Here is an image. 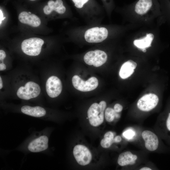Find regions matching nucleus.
Instances as JSON below:
<instances>
[{"label": "nucleus", "instance_id": "nucleus-13", "mask_svg": "<svg viewBox=\"0 0 170 170\" xmlns=\"http://www.w3.org/2000/svg\"><path fill=\"white\" fill-rule=\"evenodd\" d=\"M137 66V63L132 60H129L124 62L120 69V76L123 79L128 77L133 73Z\"/></svg>", "mask_w": 170, "mask_h": 170}, {"label": "nucleus", "instance_id": "nucleus-3", "mask_svg": "<svg viewBox=\"0 0 170 170\" xmlns=\"http://www.w3.org/2000/svg\"><path fill=\"white\" fill-rule=\"evenodd\" d=\"M40 92L39 85L35 82L30 81L27 82L24 86L19 88L17 95L20 98L27 100L37 97Z\"/></svg>", "mask_w": 170, "mask_h": 170}, {"label": "nucleus", "instance_id": "nucleus-6", "mask_svg": "<svg viewBox=\"0 0 170 170\" xmlns=\"http://www.w3.org/2000/svg\"><path fill=\"white\" fill-rule=\"evenodd\" d=\"M108 35V31L105 27H95L87 30L84 34L86 41L89 43H98L105 40Z\"/></svg>", "mask_w": 170, "mask_h": 170}, {"label": "nucleus", "instance_id": "nucleus-33", "mask_svg": "<svg viewBox=\"0 0 170 170\" xmlns=\"http://www.w3.org/2000/svg\"><path fill=\"white\" fill-rule=\"evenodd\" d=\"M28 13H29V14H31V12H29Z\"/></svg>", "mask_w": 170, "mask_h": 170}, {"label": "nucleus", "instance_id": "nucleus-14", "mask_svg": "<svg viewBox=\"0 0 170 170\" xmlns=\"http://www.w3.org/2000/svg\"><path fill=\"white\" fill-rule=\"evenodd\" d=\"M21 110L24 114L35 117H41L45 116L46 114L45 110L39 106L31 107L24 105L21 107Z\"/></svg>", "mask_w": 170, "mask_h": 170}, {"label": "nucleus", "instance_id": "nucleus-25", "mask_svg": "<svg viewBox=\"0 0 170 170\" xmlns=\"http://www.w3.org/2000/svg\"><path fill=\"white\" fill-rule=\"evenodd\" d=\"M6 57V54L4 51L2 50H0V60L3 61V60Z\"/></svg>", "mask_w": 170, "mask_h": 170}, {"label": "nucleus", "instance_id": "nucleus-26", "mask_svg": "<svg viewBox=\"0 0 170 170\" xmlns=\"http://www.w3.org/2000/svg\"><path fill=\"white\" fill-rule=\"evenodd\" d=\"M167 126L168 129L170 131V114L167 120Z\"/></svg>", "mask_w": 170, "mask_h": 170}, {"label": "nucleus", "instance_id": "nucleus-7", "mask_svg": "<svg viewBox=\"0 0 170 170\" xmlns=\"http://www.w3.org/2000/svg\"><path fill=\"white\" fill-rule=\"evenodd\" d=\"M73 154L76 162L82 166L88 164L92 160V156L90 150L82 145H76L73 149Z\"/></svg>", "mask_w": 170, "mask_h": 170}, {"label": "nucleus", "instance_id": "nucleus-4", "mask_svg": "<svg viewBox=\"0 0 170 170\" xmlns=\"http://www.w3.org/2000/svg\"><path fill=\"white\" fill-rule=\"evenodd\" d=\"M107 58V55L105 52L97 49L87 52L84 55L83 59L87 65L98 67L105 63Z\"/></svg>", "mask_w": 170, "mask_h": 170}, {"label": "nucleus", "instance_id": "nucleus-30", "mask_svg": "<svg viewBox=\"0 0 170 170\" xmlns=\"http://www.w3.org/2000/svg\"><path fill=\"white\" fill-rule=\"evenodd\" d=\"M140 170H151V169L147 167H143L140 169Z\"/></svg>", "mask_w": 170, "mask_h": 170}, {"label": "nucleus", "instance_id": "nucleus-12", "mask_svg": "<svg viewBox=\"0 0 170 170\" xmlns=\"http://www.w3.org/2000/svg\"><path fill=\"white\" fill-rule=\"evenodd\" d=\"M18 19L21 23L33 27H38L41 24V20L37 16L30 14L26 11L20 13L19 15Z\"/></svg>", "mask_w": 170, "mask_h": 170}, {"label": "nucleus", "instance_id": "nucleus-16", "mask_svg": "<svg viewBox=\"0 0 170 170\" xmlns=\"http://www.w3.org/2000/svg\"><path fill=\"white\" fill-rule=\"evenodd\" d=\"M152 5V0H139L136 4L135 10L139 14H143L146 13Z\"/></svg>", "mask_w": 170, "mask_h": 170}, {"label": "nucleus", "instance_id": "nucleus-10", "mask_svg": "<svg viewBox=\"0 0 170 170\" xmlns=\"http://www.w3.org/2000/svg\"><path fill=\"white\" fill-rule=\"evenodd\" d=\"M48 139L47 136H41L31 141L28 145V149L33 152L45 150L48 148Z\"/></svg>", "mask_w": 170, "mask_h": 170}, {"label": "nucleus", "instance_id": "nucleus-1", "mask_svg": "<svg viewBox=\"0 0 170 170\" xmlns=\"http://www.w3.org/2000/svg\"><path fill=\"white\" fill-rule=\"evenodd\" d=\"M106 106V103L104 101L99 104H93L89 108L87 114L90 124L94 127L100 125L104 120V112Z\"/></svg>", "mask_w": 170, "mask_h": 170}, {"label": "nucleus", "instance_id": "nucleus-24", "mask_svg": "<svg viewBox=\"0 0 170 170\" xmlns=\"http://www.w3.org/2000/svg\"><path fill=\"white\" fill-rule=\"evenodd\" d=\"M43 11L44 14L47 15L50 14L52 12L48 5L44 7Z\"/></svg>", "mask_w": 170, "mask_h": 170}, {"label": "nucleus", "instance_id": "nucleus-9", "mask_svg": "<svg viewBox=\"0 0 170 170\" xmlns=\"http://www.w3.org/2000/svg\"><path fill=\"white\" fill-rule=\"evenodd\" d=\"M46 88L47 93L50 97H57L62 90L61 81L57 77L52 76L49 77L46 81Z\"/></svg>", "mask_w": 170, "mask_h": 170}, {"label": "nucleus", "instance_id": "nucleus-2", "mask_svg": "<svg viewBox=\"0 0 170 170\" xmlns=\"http://www.w3.org/2000/svg\"><path fill=\"white\" fill-rule=\"evenodd\" d=\"M44 43V41L39 38L32 37L26 39L21 43V49L27 55L37 56L40 54Z\"/></svg>", "mask_w": 170, "mask_h": 170}, {"label": "nucleus", "instance_id": "nucleus-31", "mask_svg": "<svg viewBox=\"0 0 170 170\" xmlns=\"http://www.w3.org/2000/svg\"><path fill=\"white\" fill-rule=\"evenodd\" d=\"M3 87V83L2 79L1 76H0V89H1Z\"/></svg>", "mask_w": 170, "mask_h": 170}, {"label": "nucleus", "instance_id": "nucleus-21", "mask_svg": "<svg viewBox=\"0 0 170 170\" xmlns=\"http://www.w3.org/2000/svg\"><path fill=\"white\" fill-rule=\"evenodd\" d=\"M135 135V132L133 130L130 129L127 130L123 133V136L128 139H133Z\"/></svg>", "mask_w": 170, "mask_h": 170}, {"label": "nucleus", "instance_id": "nucleus-17", "mask_svg": "<svg viewBox=\"0 0 170 170\" xmlns=\"http://www.w3.org/2000/svg\"><path fill=\"white\" fill-rule=\"evenodd\" d=\"M154 38V36L152 34H147L146 36L144 38L134 40L133 44L141 50L151 46V44Z\"/></svg>", "mask_w": 170, "mask_h": 170}, {"label": "nucleus", "instance_id": "nucleus-32", "mask_svg": "<svg viewBox=\"0 0 170 170\" xmlns=\"http://www.w3.org/2000/svg\"><path fill=\"white\" fill-rule=\"evenodd\" d=\"M30 1H35V0H30Z\"/></svg>", "mask_w": 170, "mask_h": 170}, {"label": "nucleus", "instance_id": "nucleus-5", "mask_svg": "<svg viewBox=\"0 0 170 170\" xmlns=\"http://www.w3.org/2000/svg\"><path fill=\"white\" fill-rule=\"evenodd\" d=\"M73 86L76 89L82 92H88L96 89L98 85V81L95 77H92L84 81L77 75H75L72 79Z\"/></svg>", "mask_w": 170, "mask_h": 170}, {"label": "nucleus", "instance_id": "nucleus-20", "mask_svg": "<svg viewBox=\"0 0 170 170\" xmlns=\"http://www.w3.org/2000/svg\"><path fill=\"white\" fill-rule=\"evenodd\" d=\"M116 112L114 110L111 108H107L105 112V117L108 122H112L116 116Z\"/></svg>", "mask_w": 170, "mask_h": 170}, {"label": "nucleus", "instance_id": "nucleus-23", "mask_svg": "<svg viewBox=\"0 0 170 170\" xmlns=\"http://www.w3.org/2000/svg\"><path fill=\"white\" fill-rule=\"evenodd\" d=\"M114 108L115 111L116 112H120L122 110L123 107L119 104H116L115 105Z\"/></svg>", "mask_w": 170, "mask_h": 170}, {"label": "nucleus", "instance_id": "nucleus-19", "mask_svg": "<svg viewBox=\"0 0 170 170\" xmlns=\"http://www.w3.org/2000/svg\"><path fill=\"white\" fill-rule=\"evenodd\" d=\"M54 11L58 13L62 14L66 11V8L63 5L62 0H56L54 3Z\"/></svg>", "mask_w": 170, "mask_h": 170}, {"label": "nucleus", "instance_id": "nucleus-27", "mask_svg": "<svg viewBox=\"0 0 170 170\" xmlns=\"http://www.w3.org/2000/svg\"><path fill=\"white\" fill-rule=\"evenodd\" d=\"M122 140L121 137L119 136H116L114 138V143H118L120 142Z\"/></svg>", "mask_w": 170, "mask_h": 170}, {"label": "nucleus", "instance_id": "nucleus-18", "mask_svg": "<svg viewBox=\"0 0 170 170\" xmlns=\"http://www.w3.org/2000/svg\"><path fill=\"white\" fill-rule=\"evenodd\" d=\"M114 143L113 133L111 131L106 133L104 136V138L100 142L101 146L105 148L110 147L112 144Z\"/></svg>", "mask_w": 170, "mask_h": 170}, {"label": "nucleus", "instance_id": "nucleus-22", "mask_svg": "<svg viewBox=\"0 0 170 170\" xmlns=\"http://www.w3.org/2000/svg\"><path fill=\"white\" fill-rule=\"evenodd\" d=\"M74 3L75 6L77 8H82L83 5L89 0H72Z\"/></svg>", "mask_w": 170, "mask_h": 170}, {"label": "nucleus", "instance_id": "nucleus-11", "mask_svg": "<svg viewBox=\"0 0 170 170\" xmlns=\"http://www.w3.org/2000/svg\"><path fill=\"white\" fill-rule=\"evenodd\" d=\"M142 137L145 141L146 149L150 151H153L157 149L159 140L157 136L152 132L145 130L142 133Z\"/></svg>", "mask_w": 170, "mask_h": 170}, {"label": "nucleus", "instance_id": "nucleus-28", "mask_svg": "<svg viewBox=\"0 0 170 170\" xmlns=\"http://www.w3.org/2000/svg\"><path fill=\"white\" fill-rule=\"evenodd\" d=\"M6 69V66L3 63H1L0 64V71H2L5 70Z\"/></svg>", "mask_w": 170, "mask_h": 170}, {"label": "nucleus", "instance_id": "nucleus-8", "mask_svg": "<svg viewBox=\"0 0 170 170\" xmlns=\"http://www.w3.org/2000/svg\"><path fill=\"white\" fill-rule=\"evenodd\" d=\"M158 101V97L156 94L150 93L141 97L138 101L137 105L140 110L148 111L155 108Z\"/></svg>", "mask_w": 170, "mask_h": 170}, {"label": "nucleus", "instance_id": "nucleus-29", "mask_svg": "<svg viewBox=\"0 0 170 170\" xmlns=\"http://www.w3.org/2000/svg\"><path fill=\"white\" fill-rule=\"evenodd\" d=\"M5 17H3V14L2 11L1 9L0 10V24H1L2 21V20H3L5 19Z\"/></svg>", "mask_w": 170, "mask_h": 170}, {"label": "nucleus", "instance_id": "nucleus-15", "mask_svg": "<svg viewBox=\"0 0 170 170\" xmlns=\"http://www.w3.org/2000/svg\"><path fill=\"white\" fill-rule=\"evenodd\" d=\"M137 158L136 155L133 154L131 152L127 151L121 154L118 157L117 162L122 166L134 164Z\"/></svg>", "mask_w": 170, "mask_h": 170}]
</instances>
